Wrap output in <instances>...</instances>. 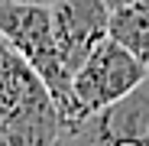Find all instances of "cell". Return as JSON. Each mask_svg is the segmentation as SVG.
Here are the masks:
<instances>
[{
	"instance_id": "3957f363",
	"label": "cell",
	"mask_w": 149,
	"mask_h": 146,
	"mask_svg": "<svg viewBox=\"0 0 149 146\" xmlns=\"http://www.w3.org/2000/svg\"><path fill=\"white\" fill-rule=\"evenodd\" d=\"M149 78V68L130 52L123 42L107 36L94 52L81 62V68L71 78V97H74V124L91 114L101 110L120 97H127L133 88H139Z\"/></svg>"
},
{
	"instance_id": "277c9868",
	"label": "cell",
	"mask_w": 149,
	"mask_h": 146,
	"mask_svg": "<svg viewBox=\"0 0 149 146\" xmlns=\"http://www.w3.org/2000/svg\"><path fill=\"white\" fill-rule=\"evenodd\" d=\"M58 146H149V78L127 97L65 127Z\"/></svg>"
},
{
	"instance_id": "52a82bcc",
	"label": "cell",
	"mask_w": 149,
	"mask_h": 146,
	"mask_svg": "<svg viewBox=\"0 0 149 146\" xmlns=\"http://www.w3.org/2000/svg\"><path fill=\"white\" fill-rule=\"evenodd\" d=\"M0 3H55V0H0Z\"/></svg>"
},
{
	"instance_id": "9c48e42d",
	"label": "cell",
	"mask_w": 149,
	"mask_h": 146,
	"mask_svg": "<svg viewBox=\"0 0 149 146\" xmlns=\"http://www.w3.org/2000/svg\"><path fill=\"white\" fill-rule=\"evenodd\" d=\"M55 146H58V143H55Z\"/></svg>"
},
{
	"instance_id": "7a4b0ae2",
	"label": "cell",
	"mask_w": 149,
	"mask_h": 146,
	"mask_svg": "<svg viewBox=\"0 0 149 146\" xmlns=\"http://www.w3.org/2000/svg\"><path fill=\"white\" fill-rule=\"evenodd\" d=\"M0 36L16 49V55H23V62L49 88L58 107V117H62V130L71 127L74 124L71 75L65 71L58 45H55L49 3H0Z\"/></svg>"
},
{
	"instance_id": "6da1fadb",
	"label": "cell",
	"mask_w": 149,
	"mask_h": 146,
	"mask_svg": "<svg viewBox=\"0 0 149 146\" xmlns=\"http://www.w3.org/2000/svg\"><path fill=\"white\" fill-rule=\"evenodd\" d=\"M62 117L42 78L0 36V146H55Z\"/></svg>"
},
{
	"instance_id": "8992f818",
	"label": "cell",
	"mask_w": 149,
	"mask_h": 146,
	"mask_svg": "<svg viewBox=\"0 0 149 146\" xmlns=\"http://www.w3.org/2000/svg\"><path fill=\"white\" fill-rule=\"evenodd\" d=\"M110 36L123 42L149 68V0H130V3L110 7Z\"/></svg>"
},
{
	"instance_id": "ba28073f",
	"label": "cell",
	"mask_w": 149,
	"mask_h": 146,
	"mask_svg": "<svg viewBox=\"0 0 149 146\" xmlns=\"http://www.w3.org/2000/svg\"><path fill=\"white\" fill-rule=\"evenodd\" d=\"M110 7H120V3H130V0H107Z\"/></svg>"
},
{
	"instance_id": "5b68a950",
	"label": "cell",
	"mask_w": 149,
	"mask_h": 146,
	"mask_svg": "<svg viewBox=\"0 0 149 146\" xmlns=\"http://www.w3.org/2000/svg\"><path fill=\"white\" fill-rule=\"evenodd\" d=\"M52 29L65 71L74 78L81 62L110 36V3L107 0H55Z\"/></svg>"
}]
</instances>
